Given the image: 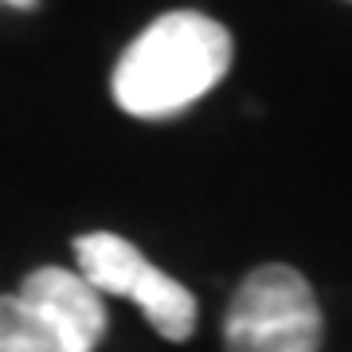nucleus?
<instances>
[{"label": "nucleus", "instance_id": "20e7f679", "mask_svg": "<svg viewBox=\"0 0 352 352\" xmlns=\"http://www.w3.org/2000/svg\"><path fill=\"white\" fill-rule=\"evenodd\" d=\"M75 263L78 274L87 278L98 294H118L133 302L164 340H188L196 329V298L180 286L176 278L145 258L122 235L110 231H90L75 239Z\"/></svg>", "mask_w": 352, "mask_h": 352}, {"label": "nucleus", "instance_id": "39448f33", "mask_svg": "<svg viewBox=\"0 0 352 352\" xmlns=\"http://www.w3.org/2000/svg\"><path fill=\"white\" fill-rule=\"evenodd\" d=\"M8 4H12V8H32L36 0H8Z\"/></svg>", "mask_w": 352, "mask_h": 352}, {"label": "nucleus", "instance_id": "f257e3e1", "mask_svg": "<svg viewBox=\"0 0 352 352\" xmlns=\"http://www.w3.org/2000/svg\"><path fill=\"white\" fill-rule=\"evenodd\" d=\"M231 32L204 12H164L113 67V102L133 118H173L227 75Z\"/></svg>", "mask_w": 352, "mask_h": 352}, {"label": "nucleus", "instance_id": "f03ea898", "mask_svg": "<svg viewBox=\"0 0 352 352\" xmlns=\"http://www.w3.org/2000/svg\"><path fill=\"white\" fill-rule=\"evenodd\" d=\"M102 337L106 305L78 270L39 266L0 298V352H94Z\"/></svg>", "mask_w": 352, "mask_h": 352}, {"label": "nucleus", "instance_id": "7ed1b4c3", "mask_svg": "<svg viewBox=\"0 0 352 352\" xmlns=\"http://www.w3.org/2000/svg\"><path fill=\"white\" fill-rule=\"evenodd\" d=\"M321 309L294 266L270 263L243 278L223 321L227 352H317Z\"/></svg>", "mask_w": 352, "mask_h": 352}]
</instances>
